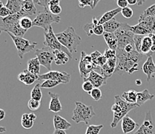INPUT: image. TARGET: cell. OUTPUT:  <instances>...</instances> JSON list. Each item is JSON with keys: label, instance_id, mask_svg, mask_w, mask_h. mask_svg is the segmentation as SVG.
Listing matches in <instances>:
<instances>
[{"label": "cell", "instance_id": "cell-1", "mask_svg": "<svg viewBox=\"0 0 155 134\" xmlns=\"http://www.w3.org/2000/svg\"><path fill=\"white\" fill-rule=\"evenodd\" d=\"M117 65L114 73L123 75L124 73L132 74L139 71V63L143 60L144 56L138 53L137 50L132 53H126L122 49H117Z\"/></svg>", "mask_w": 155, "mask_h": 134}, {"label": "cell", "instance_id": "cell-2", "mask_svg": "<svg viewBox=\"0 0 155 134\" xmlns=\"http://www.w3.org/2000/svg\"><path fill=\"white\" fill-rule=\"evenodd\" d=\"M22 17H25V15L22 12L5 18L0 17V34L2 32H10L13 36L23 38L27 30L22 29L19 25V20Z\"/></svg>", "mask_w": 155, "mask_h": 134}, {"label": "cell", "instance_id": "cell-3", "mask_svg": "<svg viewBox=\"0 0 155 134\" xmlns=\"http://www.w3.org/2000/svg\"><path fill=\"white\" fill-rule=\"evenodd\" d=\"M56 36L60 43L67 48L72 54L77 53V47L81 43V38L76 33L75 29L72 26L68 27L63 32L56 34Z\"/></svg>", "mask_w": 155, "mask_h": 134}, {"label": "cell", "instance_id": "cell-4", "mask_svg": "<svg viewBox=\"0 0 155 134\" xmlns=\"http://www.w3.org/2000/svg\"><path fill=\"white\" fill-rule=\"evenodd\" d=\"M75 106L72 119L76 123H80L81 122L85 123L87 125L90 123L91 119L96 116L94 107L92 106H87L83 103L77 101L75 103Z\"/></svg>", "mask_w": 155, "mask_h": 134}, {"label": "cell", "instance_id": "cell-5", "mask_svg": "<svg viewBox=\"0 0 155 134\" xmlns=\"http://www.w3.org/2000/svg\"><path fill=\"white\" fill-rule=\"evenodd\" d=\"M60 22V15H55L50 11L44 9L43 12H39L33 19V26L43 28L45 32H48L52 23H59Z\"/></svg>", "mask_w": 155, "mask_h": 134}, {"label": "cell", "instance_id": "cell-6", "mask_svg": "<svg viewBox=\"0 0 155 134\" xmlns=\"http://www.w3.org/2000/svg\"><path fill=\"white\" fill-rule=\"evenodd\" d=\"M129 25L127 22H122L121 26L114 32L117 39L118 46L117 49H124L130 44H134V34L129 30Z\"/></svg>", "mask_w": 155, "mask_h": 134}, {"label": "cell", "instance_id": "cell-7", "mask_svg": "<svg viewBox=\"0 0 155 134\" xmlns=\"http://www.w3.org/2000/svg\"><path fill=\"white\" fill-rule=\"evenodd\" d=\"M43 45H44L45 47H47L49 49H50L53 51L55 50H59V51H63L64 53H67L69 56L70 57V59L73 58V55L72 53L69 51L67 48L65 47L64 46L61 44L60 43V41L58 40V39L56 38V34L53 32V28H50L48 32H44V41H43Z\"/></svg>", "mask_w": 155, "mask_h": 134}, {"label": "cell", "instance_id": "cell-8", "mask_svg": "<svg viewBox=\"0 0 155 134\" xmlns=\"http://www.w3.org/2000/svg\"><path fill=\"white\" fill-rule=\"evenodd\" d=\"M114 100H115V103H118L120 106L121 109H122V112L120 113L114 114V119H113L112 123L110 124V126L112 128L117 127L118 123L120 120H122L124 117L127 116V113L130 111L140 106L137 103H127L126 101H124L123 99L121 98L120 96H114Z\"/></svg>", "mask_w": 155, "mask_h": 134}, {"label": "cell", "instance_id": "cell-9", "mask_svg": "<svg viewBox=\"0 0 155 134\" xmlns=\"http://www.w3.org/2000/svg\"><path fill=\"white\" fill-rule=\"evenodd\" d=\"M8 34L12 38L16 49H17L18 56L20 59H23L24 55L34 50L37 45L36 43H31L29 40L22 37H17V36H13L10 32H8Z\"/></svg>", "mask_w": 155, "mask_h": 134}, {"label": "cell", "instance_id": "cell-10", "mask_svg": "<svg viewBox=\"0 0 155 134\" xmlns=\"http://www.w3.org/2000/svg\"><path fill=\"white\" fill-rule=\"evenodd\" d=\"M96 69L97 67L92 63L91 55H87L84 51L81 52V57L79 63V70L80 77H82L84 81L87 80L89 74Z\"/></svg>", "mask_w": 155, "mask_h": 134}, {"label": "cell", "instance_id": "cell-11", "mask_svg": "<svg viewBox=\"0 0 155 134\" xmlns=\"http://www.w3.org/2000/svg\"><path fill=\"white\" fill-rule=\"evenodd\" d=\"M35 55L41 66H44L49 71H52V63L54 61L55 58L53 50L44 46L42 49H36Z\"/></svg>", "mask_w": 155, "mask_h": 134}, {"label": "cell", "instance_id": "cell-12", "mask_svg": "<svg viewBox=\"0 0 155 134\" xmlns=\"http://www.w3.org/2000/svg\"><path fill=\"white\" fill-rule=\"evenodd\" d=\"M51 80L55 81H59L63 84H67L70 81V75L67 72L60 71H49L44 74L39 75L38 77V81L41 80Z\"/></svg>", "mask_w": 155, "mask_h": 134}, {"label": "cell", "instance_id": "cell-13", "mask_svg": "<svg viewBox=\"0 0 155 134\" xmlns=\"http://www.w3.org/2000/svg\"><path fill=\"white\" fill-rule=\"evenodd\" d=\"M117 65V57L112 58L107 60V63L101 68V74L106 79L109 78L112 76L116 70Z\"/></svg>", "mask_w": 155, "mask_h": 134}, {"label": "cell", "instance_id": "cell-14", "mask_svg": "<svg viewBox=\"0 0 155 134\" xmlns=\"http://www.w3.org/2000/svg\"><path fill=\"white\" fill-rule=\"evenodd\" d=\"M138 126L139 125L137 123L135 122L133 119H131L128 116L124 117L122 122H121V128H122V130L124 134L133 132Z\"/></svg>", "mask_w": 155, "mask_h": 134}, {"label": "cell", "instance_id": "cell-15", "mask_svg": "<svg viewBox=\"0 0 155 134\" xmlns=\"http://www.w3.org/2000/svg\"><path fill=\"white\" fill-rule=\"evenodd\" d=\"M143 28L148 30L150 34L155 32V17L154 16H143L140 15L138 23Z\"/></svg>", "mask_w": 155, "mask_h": 134}, {"label": "cell", "instance_id": "cell-16", "mask_svg": "<svg viewBox=\"0 0 155 134\" xmlns=\"http://www.w3.org/2000/svg\"><path fill=\"white\" fill-rule=\"evenodd\" d=\"M86 80H88L91 83H92L95 88H100L102 86L107 84V79L94 70L89 74L88 77Z\"/></svg>", "mask_w": 155, "mask_h": 134}, {"label": "cell", "instance_id": "cell-17", "mask_svg": "<svg viewBox=\"0 0 155 134\" xmlns=\"http://www.w3.org/2000/svg\"><path fill=\"white\" fill-rule=\"evenodd\" d=\"M48 94L50 96L49 110L56 114L57 113H60L62 110L63 107H62L61 103L60 101V96H59V95L58 94L54 93H52V92H49Z\"/></svg>", "mask_w": 155, "mask_h": 134}, {"label": "cell", "instance_id": "cell-18", "mask_svg": "<svg viewBox=\"0 0 155 134\" xmlns=\"http://www.w3.org/2000/svg\"><path fill=\"white\" fill-rule=\"evenodd\" d=\"M142 70H143V73L147 75V81L149 82L151 79L152 75L155 73V64L153 63L152 56L147 57V59L142 66Z\"/></svg>", "mask_w": 155, "mask_h": 134}, {"label": "cell", "instance_id": "cell-19", "mask_svg": "<svg viewBox=\"0 0 155 134\" xmlns=\"http://www.w3.org/2000/svg\"><path fill=\"white\" fill-rule=\"evenodd\" d=\"M71 123L58 114H55L53 117V126L57 130H67L71 127Z\"/></svg>", "mask_w": 155, "mask_h": 134}, {"label": "cell", "instance_id": "cell-20", "mask_svg": "<svg viewBox=\"0 0 155 134\" xmlns=\"http://www.w3.org/2000/svg\"><path fill=\"white\" fill-rule=\"evenodd\" d=\"M21 12L24 14L25 16H28V17H31L32 15H36V4L34 3L33 0H26V1H22V6Z\"/></svg>", "mask_w": 155, "mask_h": 134}, {"label": "cell", "instance_id": "cell-21", "mask_svg": "<svg viewBox=\"0 0 155 134\" xmlns=\"http://www.w3.org/2000/svg\"><path fill=\"white\" fill-rule=\"evenodd\" d=\"M18 80L26 85H32L36 80H38V76L32 74L27 70H25L18 75Z\"/></svg>", "mask_w": 155, "mask_h": 134}, {"label": "cell", "instance_id": "cell-22", "mask_svg": "<svg viewBox=\"0 0 155 134\" xmlns=\"http://www.w3.org/2000/svg\"><path fill=\"white\" fill-rule=\"evenodd\" d=\"M7 9L11 12V15H15L22 10V1L20 0H7V2L5 5Z\"/></svg>", "mask_w": 155, "mask_h": 134}, {"label": "cell", "instance_id": "cell-23", "mask_svg": "<svg viewBox=\"0 0 155 134\" xmlns=\"http://www.w3.org/2000/svg\"><path fill=\"white\" fill-rule=\"evenodd\" d=\"M36 119V116L35 113H24L22 116V126L25 129H31L33 126L34 121Z\"/></svg>", "mask_w": 155, "mask_h": 134}, {"label": "cell", "instance_id": "cell-24", "mask_svg": "<svg viewBox=\"0 0 155 134\" xmlns=\"http://www.w3.org/2000/svg\"><path fill=\"white\" fill-rule=\"evenodd\" d=\"M103 36H104L106 43L107 44L108 48L116 51L117 49L118 42L115 34L114 33H110V32H104Z\"/></svg>", "mask_w": 155, "mask_h": 134}, {"label": "cell", "instance_id": "cell-25", "mask_svg": "<svg viewBox=\"0 0 155 134\" xmlns=\"http://www.w3.org/2000/svg\"><path fill=\"white\" fill-rule=\"evenodd\" d=\"M40 63H39L38 58H32L28 60L27 62V70L32 73V74L36 76H39V72H40Z\"/></svg>", "mask_w": 155, "mask_h": 134}, {"label": "cell", "instance_id": "cell-26", "mask_svg": "<svg viewBox=\"0 0 155 134\" xmlns=\"http://www.w3.org/2000/svg\"><path fill=\"white\" fill-rule=\"evenodd\" d=\"M153 43H152L151 38L150 36H144L143 39V43H142L141 46V54L143 56H147V57L153 55V53L150 51Z\"/></svg>", "mask_w": 155, "mask_h": 134}, {"label": "cell", "instance_id": "cell-27", "mask_svg": "<svg viewBox=\"0 0 155 134\" xmlns=\"http://www.w3.org/2000/svg\"><path fill=\"white\" fill-rule=\"evenodd\" d=\"M53 54H54V62L57 66H60V65L67 64L70 60V56L67 54L66 53L63 51H59V50H55L53 51Z\"/></svg>", "mask_w": 155, "mask_h": 134}, {"label": "cell", "instance_id": "cell-28", "mask_svg": "<svg viewBox=\"0 0 155 134\" xmlns=\"http://www.w3.org/2000/svg\"><path fill=\"white\" fill-rule=\"evenodd\" d=\"M122 22H119L116 20L115 18H114L111 20L105 22L103 25L105 32H110V33H114L121 26Z\"/></svg>", "mask_w": 155, "mask_h": 134}, {"label": "cell", "instance_id": "cell-29", "mask_svg": "<svg viewBox=\"0 0 155 134\" xmlns=\"http://www.w3.org/2000/svg\"><path fill=\"white\" fill-rule=\"evenodd\" d=\"M153 97H154V95L150 93V92L147 89H145L143 91L137 92V103L139 104L140 106H142L147 101L151 100L152 99H153Z\"/></svg>", "mask_w": 155, "mask_h": 134}, {"label": "cell", "instance_id": "cell-30", "mask_svg": "<svg viewBox=\"0 0 155 134\" xmlns=\"http://www.w3.org/2000/svg\"><path fill=\"white\" fill-rule=\"evenodd\" d=\"M121 9L120 8H117V9H112L110 11H108V12H105L104 15L101 16V19H99V24L100 25H104L105 22H108V21L111 20V19H114L117 15H118V13L121 12Z\"/></svg>", "mask_w": 155, "mask_h": 134}, {"label": "cell", "instance_id": "cell-31", "mask_svg": "<svg viewBox=\"0 0 155 134\" xmlns=\"http://www.w3.org/2000/svg\"><path fill=\"white\" fill-rule=\"evenodd\" d=\"M121 98L128 103H137V92L134 90L124 92L122 94Z\"/></svg>", "mask_w": 155, "mask_h": 134}, {"label": "cell", "instance_id": "cell-32", "mask_svg": "<svg viewBox=\"0 0 155 134\" xmlns=\"http://www.w3.org/2000/svg\"><path fill=\"white\" fill-rule=\"evenodd\" d=\"M129 30L131 31L134 35H139V36H149L150 34L148 30H147L145 28L141 26L139 24H137L135 26H130L129 25Z\"/></svg>", "mask_w": 155, "mask_h": 134}, {"label": "cell", "instance_id": "cell-33", "mask_svg": "<svg viewBox=\"0 0 155 134\" xmlns=\"http://www.w3.org/2000/svg\"><path fill=\"white\" fill-rule=\"evenodd\" d=\"M99 24V19H97L96 17H94L93 19V21L91 23H87L84 26V30L85 31L86 33L88 36H91L92 35H94V28L97 25Z\"/></svg>", "mask_w": 155, "mask_h": 134}, {"label": "cell", "instance_id": "cell-34", "mask_svg": "<svg viewBox=\"0 0 155 134\" xmlns=\"http://www.w3.org/2000/svg\"><path fill=\"white\" fill-rule=\"evenodd\" d=\"M31 99L37 101H41L42 97H43V93L41 91V87L39 83H36L35 87L31 91Z\"/></svg>", "mask_w": 155, "mask_h": 134}, {"label": "cell", "instance_id": "cell-35", "mask_svg": "<svg viewBox=\"0 0 155 134\" xmlns=\"http://www.w3.org/2000/svg\"><path fill=\"white\" fill-rule=\"evenodd\" d=\"M19 25L23 29L28 30L30 28L33 27V20H32L30 17L25 16L19 20Z\"/></svg>", "mask_w": 155, "mask_h": 134}, {"label": "cell", "instance_id": "cell-36", "mask_svg": "<svg viewBox=\"0 0 155 134\" xmlns=\"http://www.w3.org/2000/svg\"><path fill=\"white\" fill-rule=\"evenodd\" d=\"M104 127V125H90L87 126L86 134H99L101 129Z\"/></svg>", "mask_w": 155, "mask_h": 134}, {"label": "cell", "instance_id": "cell-37", "mask_svg": "<svg viewBox=\"0 0 155 134\" xmlns=\"http://www.w3.org/2000/svg\"><path fill=\"white\" fill-rule=\"evenodd\" d=\"M143 38H144V36H139V35H134V43L135 49L140 54H141V46Z\"/></svg>", "mask_w": 155, "mask_h": 134}, {"label": "cell", "instance_id": "cell-38", "mask_svg": "<svg viewBox=\"0 0 155 134\" xmlns=\"http://www.w3.org/2000/svg\"><path fill=\"white\" fill-rule=\"evenodd\" d=\"M62 84L59 81H55V80H43V83L40 84V87L44 89H50L53 88V87H56V86Z\"/></svg>", "mask_w": 155, "mask_h": 134}, {"label": "cell", "instance_id": "cell-39", "mask_svg": "<svg viewBox=\"0 0 155 134\" xmlns=\"http://www.w3.org/2000/svg\"><path fill=\"white\" fill-rule=\"evenodd\" d=\"M41 105V101H37V100L30 99L28 102V108L32 111L38 110Z\"/></svg>", "mask_w": 155, "mask_h": 134}, {"label": "cell", "instance_id": "cell-40", "mask_svg": "<svg viewBox=\"0 0 155 134\" xmlns=\"http://www.w3.org/2000/svg\"><path fill=\"white\" fill-rule=\"evenodd\" d=\"M132 134H153V129L147 127V126H145L143 124H142L140 127L138 128V129Z\"/></svg>", "mask_w": 155, "mask_h": 134}, {"label": "cell", "instance_id": "cell-41", "mask_svg": "<svg viewBox=\"0 0 155 134\" xmlns=\"http://www.w3.org/2000/svg\"><path fill=\"white\" fill-rule=\"evenodd\" d=\"M49 11L55 15H59L62 12V8L60 4H52L49 5Z\"/></svg>", "mask_w": 155, "mask_h": 134}, {"label": "cell", "instance_id": "cell-42", "mask_svg": "<svg viewBox=\"0 0 155 134\" xmlns=\"http://www.w3.org/2000/svg\"><path fill=\"white\" fill-rule=\"evenodd\" d=\"M91 96L96 101H99L102 98V92L100 88H94L90 93Z\"/></svg>", "mask_w": 155, "mask_h": 134}, {"label": "cell", "instance_id": "cell-43", "mask_svg": "<svg viewBox=\"0 0 155 134\" xmlns=\"http://www.w3.org/2000/svg\"><path fill=\"white\" fill-rule=\"evenodd\" d=\"M82 88L83 90H84V91H85L86 93H88L90 94L91 93V91H92L95 87L93 85L92 83H91V82L88 81V80H85V81H84V83H83Z\"/></svg>", "mask_w": 155, "mask_h": 134}, {"label": "cell", "instance_id": "cell-44", "mask_svg": "<svg viewBox=\"0 0 155 134\" xmlns=\"http://www.w3.org/2000/svg\"><path fill=\"white\" fill-rule=\"evenodd\" d=\"M79 6L84 9L86 6H90L91 9H94V0H79Z\"/></svg>", "mask_w": 155, "mask_h": 134}, {"label": "cell", "instance_id": "cell-45", "mask_svg": "<svg viewBox=\"0 0 155 134\" xmlns=\"http://www.w3.org/2000/svg\"><path fill=\"white\" fill-rule=\"evenodd\" d=\"M141 15L143 16H154L155 17V4L150 5L147 9H145Z\"/></svg>", "mask_w": 155, "mask_h": 134}, {"label": "cell", "instance_id": "cell-46", "mask_svg": "<svg viewBox=\"0 0 155 134\" xmlns=\"http://www.w3.org/2000/svg\"><path fill=\"white\" fill-rule=\"evenodd\" d=\"M121 14L126 19H130V18H131L133 16L134 12L131 8H130V7L127 6L126 8H124V9H121Z\"/></svg>", "mask_w": 155, "mask_h": 134}, {"label": "cell", "instance_id": "cell-47", "mask_svg": "<svg viewBox=\"0 0 155 134\" xmlns=\"http://www.w3.org/2000/svg\"><path fill=\"white\" fill-rule=\"evenodd\" d=\"M104 56H105L108 60H110V59H112V58L117 57V52L115 51V50H113V49H110L108 48V49H106L105 52H104Z\"/></svg>", "mask_w": 155, "mask_h": 134}, {"label": "cell", "instance_id": "cell-48", "mask_svg": "<svg viewBox=\"0 0 155 134\" xmlns=\"http://www.w3.org/2000/svg\"><path fill=\"white\" fill-rule=\"evenodd\" d=\"M107 59L104 56V54H102L101 56H99L98 59H97L96 64H97V66H98V67L101 68L102 66H104V65L107 63Z\"/></svg>", "mask_w": 155, "mask_h": 134}, {"label": "cell", "instance_id": "cell-49", "mask_svg": "<svg viewBox=\"0 0 155 134\" xmlns=\"http://www.w3.org/2000/svg\"><path fill=\"white\" fill-rule=\"evenodd\" d=\"M105 32L104 29V26L103 25H97L94 28V35H97V36H101V35H104V33Z\"/></svg>", "mask_w": 155, "mask_h": 134}, {"label": "cell", "instance_id": "cell-50", "mask_svg": "<svg viewBox=\"0 0 155 134\" xmlns=\"http://www.w3.org/2000/svg\"><path fill=\"white\" fill-rule=\"evenodd\" d=\"M101 53H100L99 51H95L94 52V53H92L91 54V59H92V63H94V66L97 67V69H99V70H101V68L100 67H98V66H97V64H96V63H97V59L99 58V56H101Z\"/></svg>", "mask_w": 155, "mask_h": 134}, {"label": "cell", "instance_id": "cell-51", "mask_svg": "<svg viewBox=\"0 0 155 134\" xmlns=\"http://www.w3.org/2000/svg\"><path fill=\"white\" fill-rule=\"evenodd\" d=\"M11 15V12L9 9H7L6 7L4 6L2 7V9H0V17L1 18H5Z\"/></svg>", "mask_w": 155, "mask_h": 134}, {"label": "cell", "instance_id": "cell-52", "mask_svg": "<svg viewBox=\"0 0 155 134\" xmlns=\"http://www.w3.org/2000/svg\"><path fill=\"white\" fill-rule=\"evenodd\" d=\"M111 110L114 113V114L120 113L122 112V109H121L120 106L119 104L117 103H114V104L112 106V107H111Z\"/></svg>", "mask_w": 155, "mask_h": 134}, {"label": "cell", "instance_id": "cell-53", "mask_svg": "<svg viewBox=\"0 0 155 134\" xmlns=\"http://www.w3.org/2000/svg\"><path fill=\"white\" fill-rule=\"evenodd\" d=\"M117 4L120 9H124L128 6V2L127 0H117Z\"/></svg>", "mask_w": 155, "mask_h": 134}, {"label": "cell", "instance_id": "cell-54", "mask_svg": "<svg viewBox=\"0 0 155 134\" xmlns=\"http://www.w3.org/2000/svg\"><path fill=\"white\" fill-rule=\"evenodd\" d=\"M5 112L4 109H0V121L2 120V119L5 118Z\"/></svg>", "mask_w": 155, "mask_h": 134}, {"label": "cell", "instance_id": "cell-55", "mask_svg": "<svg viewBox=\"0 0 155 134\" xmlns=\"http://www.w3.org/2000/svg\"><path fill=\"white\" fill-rule=\"evenodd\" d=\"M128 2V5H134L137 4V0H127Z\"/></svg>", "mask_w": 155, "mask_h": 134}, {"label": "cell", "instance_id": "cell-56", "mask_svg": "<svg viewBox=\"0 0 155 134\" xmlns=\"http://www.w3.org/2000/svg\"><path fill=\"white\" fill-rule=\"evenodd\" d=\"M53 134H67V133H66V131L65 130H57V129H55Z\"/></svg>", "mask_w": 155, "mask_h": 134}, {"label": "cell", "instance_id": "cell-57", "mask_svg": "<svg viewBox=\"0 0 155 134\" xmlns=\"http://www.w3.org/2000/svg\"><path fill=\"white\" fill-rule=\"evenodd\" d=\"M149 36H150L152 40V43H153V46H155V33H152V34H150Z\"/></svg>", "mask_w": 155, "mask_h": 134}, {"label": "cell", "instance_id": "cell-58", "mask_svg": "<svg viewBox=\"0 0 155 134\" xmlns=\"http://www.w3.org/2000/svg\"><path fill=\"white\" fill-rule=\"evenodd\" d=\"M145 2H146V0H137V5L140 6V5H143Z\"/></svg>", "mask_w": 155, "mask_h": 134}, {"label": "cell", "instance_id": "cell-59", "mask_svg": "<svg viewBox=\"0 0 155 134\" xmlns=\"http://www.w3.org/2000/svg\"><path fill=\"white\" fill-rule=\"evenodd\" d=\"M135 83H136L137 86H140L142 84V81L140 80H137L135 81Z\"/></svg>", "mask_w": 155, "mask_h": 134}, {"label": "cell", "instance_id": "cell-60", "mask_svg": "<svg viewBox=\"0 0 155 134\" xmlns=\"http://www.w3.org/2000/svg\"><path fill=\"white\" fill-rule=\"evenodd\" d=\"M100 1H101V0H94V9L97 6V5L98 4V2H99Z\"/></svg>", "mask_w": 155, "mask_h": 134}, {"label": "cell", "instance_id": "cell-61", "mask_svg": "<svg viewBox=\"0 0 155 134\" xmlns=\"http://www.w3.org/2000/svg\"><path fill=\"white\" fill-rule=\"evenodd\" d=\"M5 131H6L5 127H3V126H0V132H5Z\"/></svg>", "mask_w": 155, "mask_h": 134}, {"label": "cell", "instance_id": "cell-62", "mask_svg": "<svg viewBox=\"0 0 155 134\" xmlns=\"http://www.w3.org/2000/svg\"><path fill=\"white\" fill-rule=\"evenodd\" d=\"M150 51H151L153 53H154V52H155V46H152L151 49H150Z\"/></svg>", "mask_w": 155, "mask_h": 134}, {"label": "cell", "instance_id": "cell-63", "mask_svg": "<svg viewBox=\"0 0 155 134\" xmlns=\"http://www.w3.org/2000/svg\"><path fill=\"white\" fill-rule=\"evenodd\" d=\"M4 6H5V5H3V2H2V1H1V0H0V9H2V7H4Z\"/></svg>", "mask_w": 155, "mask_h": 134}, {"label": "cell", "instance_id": "cell-64", "mask_svg": "<svg viewBox=\"0 0 155 134\" xmlns=\"http://www.w3.org/2000/svg\"><path fill=\"white\" fill-rule=\"evenodd\" d=\"M20 1H26V0H20Z\"/></svg>", "mask_w": 155, "mask_h": 134}]
</instances>
